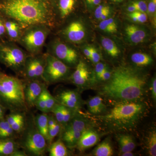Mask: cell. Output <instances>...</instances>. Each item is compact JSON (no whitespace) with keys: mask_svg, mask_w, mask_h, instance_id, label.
I'll return each instance as SVG.
<instances>
[{"mask_svg":"<svg viewBox=\"0 0 156 156\" xmlns=\"http://www.w3.org/2000/svg\"><path fill=\"white\" fill-rule=\"evenodd\" d=\"M45 86L38 80H31L24 87V97L27 105L35 106L36 101L41 94Z\"/></svg>","mask_w":156,"mask_h":156,"instance_id":"obj_12","label":"cell"},{"mask_svg":"<svg viewBox=\"0 0 156 156\" xmlns=\"http://www.w3.org/2000/svg\"><path fill=\"white\" fill-rule=\"evenodd\" d=\"M127 10H128V12H130V13H133V12L138 11L136 7L132 4H131V5L128 6Z\"/></svg>","mask_w":156,"mask_h":156,"instance_id":"obj_52","label":"cell"},{"mask_svg":"<svg viewBox=\"0 0 156 156\" xmlns=\"http://www.w3.org/2000/svg\"><path fill=\"white\" fill-rule=\"evenodd\" d=\"M35 106L41 112L44 113H47V107L42 92L36 101Z\"/></svg>","mask_w":156,"mask_h":156,"instance_id":"obj_37","label":"cell"},{"mask_svg":"<svg viewBox=\"0 0 156 156\" xmlns=\"http://www.w3.org/2000/svg\"><path fill=\"white\" fill-rule=\"evenodd\" d=\"M150 89L151 92L152 98L154 102L155 103L156 100V79L154 77L152 80L151 83V84Z\"/></svg>","mask_w":156,"mask_h":156,"instance_id":"obj_46","label":"cell"},{"mask_svg":"<svg viewBox=\"0 0 156 156\" xmlns=\"http://www.w3.org/2000/svg\"><path fill=\"white\" fill-rule=\"evenodd\" d=\"M89 121L82 115L76 112L73 116L64 127V131L83 132L89 128Z\"/></svg>","mask_w":156,"mask_h":156,"instance_id":"obj_16","label":"cell"},{"mask_svg":"<svg viewBox=\"0 0 156 156\" xmlns=\"http://www.w3.org/2000/svg\"><path fill=\"white\" fill-rule=\"evenodd\" d=\"M51 112H53L54 114L56 121L61 126H63V118L62 105L58 103H56Z\"/></svg>","mask_w":156,"mask_h":156,"instance_id":"obj_33","label":"cell"},{"mask_svg":"<svg viewBox=\"0 0 156 156\" xmlns=\"http://www.w3.org/2000/svg\"><path fill=\"white\" fill-rule=\"evenodd\" d=\"M91 54L90 59L94 63H97L100 61V55L95 48L91 47Z\"/></svg>","mask_w":156,"mask_h":156,"instance_id":"obj_42","label":"cell"},{"mask_svg":"<svg viewBox=\"0 0 156 156\" xmlns=\"http://www.w3.org/2000/svg\"><path fill=\"white\" fill-rule=\"evenodd\" d=\"M26 149L36 156L44 154L47 147L46 139L37 130H31L27 135L24 142Z\"/></svg>","mask_w":156,"mask_h":156,"instance_id":"obj_8","label":"cell"},{"mask_svg":"<svg viewBox=\"0 0 156 156\" xmlns=\"http://www.w3.org/2000/svg\"><path fill=\"white\" fill-rule=\"evenodd\" d=\"M49 33L47 26H33L29 27L25 32L21 39V42L30 53H38L44 44Z\"/></svg>","mask_w":156,"mask_h":156,"instance_id":"obj_5","label":"cell"},{"mask_svg":"<svg viewBox=\"0 0 156 156\" xmlns=\"http://www.w3.org/2000/svg\"><path fill=\"white\" fill-rule=\"evenodd\" d=\"M101 44L105 50L112 57H116L119 55V49L111 39L103 37L101 38Z\"/></svg>","mask_w":156,"mask_h":156,"instance_id":"obj_24","label":"cell"},{"mask_svg":"<svg viewBox=\"0 0 156 156\" xmlns=\"http://www.w3.org/2000/svg\"><path fill=\"white\" fill-rule=\"evenodd\" d=\"M55 98L58 103L75 112L78 111L83 103L80 95L76 90H63L58 93Z\"/></svg>","mask_w":156,"mask_h":156,"instance_id":"obj_10","label":"cell"},{"mask_svg":"<svg viewBox=\"0 0 156 156\" xmlns=\"http://www.w3.org/2000/svg\"><path fill=\"white\" fill-rule=\"evenodd\" d=\"M99 27L101 30L110 34L115 33L118 29L115 21L112 18H107L101 20L99 23Z\"/></svg>","mask_w":156,"mask_h":156,"instance_id":"obj_29","label":"cell"},{"mask_svg":"<svg viewBox=\"0 0 156 156\" xmlns=\"http://www.w3.org/2000/svg\"><path fill=\"white\" fill-rule=\"evenodd\" d=\"M83 53L87 58L90 59L91 54V47H87V48H84Z\"/></svg>","mask_w":156,"mask_h":156,"instance_id":"obj_50","label":"cell"},{"mask_svg":"<svg viewBox=\"0 0 156 156\" xmlns=\"http://www.w3.org/2000/svg\"><path fill=\"white\" fill-rule=\"evenodd\" d=\"M87 4L90 5H98L101 3V0H86Z\"/></svg>","mask_w":156,"mask_h":156,"instance_id":"obj_48","label":"cell"},{"mask_svg":"<svg viewBox=\"0 0 156 156\" xmlns=\"http://www.w3.org/2000/svg\"><path fill=\"white\" fill-rule=\"evenodd\" d=\"M117 140L121 153L133 151L136 147V144L133 137L129 134H119L117 136Z\"/></svg>","mask_w":156,"mask_h":156,"instance_id":"obj_19","label":"cell"},{"mask_svg":"<svg viewBox=\"0 0 156 156\" xmlns=\"http://www.w3.org/2000/svg\"><path fill=\"white\" fill-rule=\"evenodd\" d=\"M0 12L23 28L49 26L53 21L52 0H3Z\"/></svg>","mask_w":156,"mask_h":156,"instance_id":"obj_2","label":"cell"},{"mask_svg":"<svg viewBox=\"0 0 156 156\" xmlns=\"http://www.w3.org/2000/svg\"><path fill=\"white\" fill-rule=\"evenodd\" d=\"M156 0H150L147 6V12L151 14H156Z\"/></svg>","mask_w":156,"mask_h":156,"instance_id":"obj_45","label":"cell"},{"mask_svg":"<svg viewBox=\"0 0 156 156\" xmlns=\"http://www.w3.org/2000/svg\"><path fill=\"white\" fill-rule=\"evenodd\" d=\"M4 108L0 105V120H2L3 119L4 114Z\"/></svg>","mask_w":156,"mask_h":156,"instance_id":"obj_55","label":"cell"},{"mask_svg":"<svg viewBox=\"0 0 156 156\" xmlns=\"http://www.w3.org/2000/svg\"><path fill=\"white\" fill-rule=\"evenodd\" d=\"M42 93L47 107V113L49 112L52 111L55 105L58 102H57L55 98L53 97L51 95L46 88H44Z\"/></svg>","mask_w":156,"mask_h":156,"instance_id":"obj_31","label":"cell"},{"mask_svg":"<svg viewBox=\"0 0 156 156\" xmlns=\"http://www.w3.org/2000/svg\"><path fill=\"white\" fill-rule=\"evenodd\" d=\"M100 140V135L93 128H87L82 132L76 147L80 151L83 152L97 144Z\"/></svg>","mask_w":156,"mask_h":156,"instance_id":"obj_13","label":"cell"},{"mask_svg":"<svg viewBox=\"0 0 156 156\" xmlns=\"http://www.w3.org/2000/svg\"><path fill=\"white\" fill-rule=\"evenodd\" d=\"M87 106L89 112L95 115H101L106 110V105L99 96L91 98L87 101Z\"/></svg>","mask_w":156,"mask_h":156,"instance_id":"obj_18","label":"cell"},{"mask_svg":"<svg viewBox=\"0 0 156 156\" xmlns=\"http://www.w3.org/2000/svg\"><path fill=\"white\" fill-rule=\"evenodd\" d=\"M148 153L151 156L156 155V133L155 130L152 131L149 136L147 143Z\"/></svg>","mask_w":156,"mask_h":156,"instance_id":"obj_32","label":"cell"},{"mask_svg":"<svg viewBox=\"0 0 156 156\" xmlns=\"http://www.w3.org/2000/svg\"><path fill=\"white\" fill-rule=\"evenodd\" d=\"M57 121L53 116L50 115L48 116V128H53L56 125Z\"/></svg>","mask_w":156,"mask_h":156,"instance_id":"obj_47","label":"cell"},{"mask_svg":"<svg viewBox=\"0 0 156 156\" xmlns=\"http://www.w3.org/2000/svg\"><path fill=\"white\" fill-rule=\"evenodd\" d=\"M125 31L128 40L134 44L142 43L146 37L145 31L139 27L133 24L127 26Z\"/></svg>","mask_w":156,"mask_h":156,"instance_id":"obj_17","label":"cell"},{"mask_svg":"<svg viewBox=\"0 0 156 156\" xmlns=\"http://www.w3.org/2000/svg\"><path fill=\"white\" fill-rule=\"evenodd\" d=\"M62 114H63V126H65L71 119L76 112L69 108L62 105Z\"/></svg>","mask_w":156,"mask_h":156,"instance_id":"obj_35","label":"cell"},{"mask_svg":"<svg viewBox=\"0 0 156 156\" xmlns=\"http://www.w3.org/2000/svg\"><path fill=\"white\" fill-rule=\"evenodd\" d=\"M95 156H111L113 155V150L109 140H105L94 149L92 152Z\"/></svg>","mask_w":156,"mask_h":156,"instance_id":"obj_22","label":"cell"},{"mask_svg":"<svg viewBox=\"0 0 156 156\" xmlns=\"http://www.w3.org/2000/svg\"><path fill=\"white\" fill-rule=\"evenodd\" d=\"M23 118L22 115L19 113L11 114L7 117V122H9L10 126H12L14 123L17 122L18 120Z\"/></svg>","mask_w":156,"mask_h":156,"instance_id":"obj_39","label":"cell"},{"mask_svg":"<svg viewBox=\"0 0 156 156\" xmlns=\"http://www.w3.org/2000/svg\"><path fill=\"white\" fill-rule=\"evenodd\" d=\"M60 124L57 122L53 128L48 129V141L50 142L58 135L60 131Z\"/></svg>","mask_w":156,"mask_h":156,"instance_id":"obj_36","label":"cell"},{"mask_svg":"<svg viewBox=\"0 0 156 156\" xmlns=\"http://www.w3.org/2000/svg\"><path fill=\"white\" fill-rule=\"evenodd\" d=\"M112 72L107 67L105 70L99 76L98 80L101 81H108L111 77Z\"/></svg>","mask_w":156,"mask_h":156,"instance_id":"obj_44","label":"cell"},{"mask_svg":"<svg viewBox=\"0 0 156 156\" xmlns=\"http://www.w3.org/2000/svg\"><path fill=\"white\" fill-rule=\"evenodd\" d=\"M23 126H24V118H23L15 122L12 126H11V127L14 131L19 132L22 130Z\"/></svg>","mask_w":156,"mask_h":156,"instance_id":"obj_41","label":"cell"},{"mask_svg":"<svg viewBox=\"0 0 156 156\" xmlns=\"http://www.w3.org/2000/svg\"><path fill=\"white\" fill-rule=\"evenodd\" d=\"M0 59L8 67L17 70L24 66L27 57L20 48L15 45H7L0 48Z\"/></svg>","mask_w":156,"mask_h":156,"instance_id":"obj_7","label":"cell"},{"mask_svg":"<svg viewBox=\"0 0 156 156\" xmlns=\"http://www.w3.org/2000/svg\"><path fill=\"white\" fill-rule=\"evenodd\" d=\"M50 156H66L68 155L67 147L63 141L58 140L53 143L49 149Z\"/></svg>","mask_w":156,"mask_h":156,"instance_id":"obj_26","label":"cell"},{"mask_svg":"<svg viewBox=\"0 0 156 156\" xmlns=\"http://www.w3.org/2000/svg\"><path fill=\"white\" fill-rule=\"evenodd\" d=\"M106 68V65L102 62H99L96 63L95 67V72L97 79Z\"/></svg>","mask_w":156,"mask_h":156,"instance_id":"obj_43","label":"cell"},{"mask_svg":"<svg viewBox=\"0 0 156 156\" xmlns=\"http://www.w3.org/2000/svg\"><path fill=\"white\" fill-rule=\"evenodd\" d=\"M48 116L45 113L39 114L36 119L37 130L48 140Z\"/></svg>","mask_w":156,"mask_h":156,"instance_id":"obj_23","label":"cell"},{"mask_svg":"<svg viewBox=\"0 0 156 156\" xmlns=\"http://www.w3.org/2000/svg\"><path fill=\"white\" fill-rule=\"evenodd\" d=\"M82 132L71 131H64L62 136V140L66 147L70 149L76 147Z\"/></svg>","mask_w":156,"mask_h":156,"instance_id":"obj_20","label":"cell"},{"mask_svg":"<svg viewBox=\"0 0 156 156\" xmlns=\"http://www.w3.org/2000/svg\"><path fill=\"white\" fill-rule=\"evenodd\" d=\"M5 27L9 36L11 38L17 39L20 36V26L15 21H8L5 23Z\"/></svg>","mask_w":156,"mask_h":156,"instance_id":"obj_28","label":"cell"},{"mask_svg":"<svg viewBox=\"0 0 156 156\" xmlns=\"http://www.w3.org/2000/svg\"><path fill=\"white\" fill-rule=\"evenodd\" d=\"M121 156H133L134 155V154L132 151L125 152L121 153Z\"/></svg>","mask_w":156,"mask_h":156,"instance_id":"obj_54","label":"cell"},{"mask_svg":"<svg viewBox=\"0 0 156 156\" xmlns=\"http://www.w3.org/2000/svg\"><path fill=\"white\" fill-rule=\"evenodd\" d=\"M46 59L39 57L27 59L24 66L25 75L30 80L42 78L44 70Z\"/></svg>","mask_w":156,"mask_h":156,"instance_id":"obj_11","label":"cell"},{"mask_svg":"<svg viewBox=\"0 0 156 156\" xmlns=\"http://www.w3.org/2000/svg\"><path fill=\"white\" fill-rule=\"evenodd\" d=\"M54 56L65 64H76L78 62V54L74 49L63 43L55 42L52 46Z\"/></svg>","mask_w":156,"mask_h":156,"instance_id":"obj_9","label":"cell"},{"mask_svg":"<svg viewBox=\"0 0 156 156\" xmlns=\"http://www.w3.org/2000/svg\"><path fill=\"white\" fill-rule=\"evenodd\" d=\"M111 10L110 8L109 9H108L107 11H105L104 13H103L102 15L101 16L99 20H104L108 18L109 15L110 14Z\"/></svg>","mask_w":156,"mask_h":156,"instance_id":"obj_49","label":"cell"},{"mask_svg":"<svg viewBox=\"0 0 156 156\" xmlns=\"http://www.w3.org/2000/svg\"><path fill=\"white\" fill-rule=\"evenodd\" d=\"M132 4L136 7L138 11L145 13L147 12V5L145 1H135V2H133Z\"/></svg>","mask_w":156,"mask_h":156,"instance_id":"obj_38","label":"cell"},{"mask_svg":"<svg viewBox=\"0 0 156 156\" xmlns=\"http://www.w3.org/2000/svg\"><path fill=\"white\" fill-rule=\"evenodd\" d=\"M26 154L24 152L22 151H16L13 153L11 156H26Z\"/></svg>","mask_w":156,"mask_h":156,"instance_id":"obj_53","label":"cell"},{"mask_svg":"<svg viewBox=\"0 0 156 156\" xmlns=\"http://www.w3.org/2000/svg\"><path fill=\"white\" fill-rule=\"evenodd\" d=\"M110 7L108 6L104 5H98L97 8L95 9V17L96 19L99 20L101 15L107 11L108 9H109Z\"/></svg>","mask_w":156,"mask_h":156,"instance_id":"obj_40","label":"cell"},{"mask_svg":"<svg viewBox=\"0 0 156 156\" xmlns=\"http://www.w3.org/2000/svg\"><path fill=\"white\" fill-rule=\"evenodd\" d=\"M129 16L134 22L144 23L147 20L146 14L140 11H137L130 13L129 14Z\"/></svg>","mask_w":156,"mask_h":156,"instance_id":"obj_34","label":"cell"},{"mask_svg":"<svg viewBox=\"0 0 156 156\" xmlns=\"http://www.w3.org/2000/svg\"><path fill=\"white\" fill-rule=\"evenodd\" d=\"M24 87L18 78L0 71V105L12 111L25 110Z\"/></svg>","mask_w":156,"mask_h":156,"instance_id":"obj_4","label":"cell"},{"mask_svg":"<svg viewBox=\"0 0 156 156\" xmlns=\"http://www.w3.org/2000/svg\"><path fill=\"white\" fill-rule=\"evenodd\" d=\"M100 89V93L117 101L142 100L146 94L147 76L139 70L120 66L112 72L110 79Z\"/></svg>","mask_w":156,"mask_h":156,"instance_id":"obj_1","label":"cell"},{"mask_svg":"<svg viewBox=\"0 0 156 156\" xmlns=\"http://www.w3.org/2000/svg\"><path fill=\"white\" fill-rule=\"evenodd\" d=\"M131 61L138 66H145L150 65L153 61L152 58L146 53H136L131 56Z\"/></svg>","mask_w":156,"mask_h":156,"instance_id":"obj_25","label":"cell"},{"mask_svg":"<svg viewBox=\"0 0 156 156\" xmlns=\"http://www.w3.org/2000/svg\"><path fill=\"white\" fill-rule=\"evenodd\" d=\"M76 0H57L60 16L62 19L68 17L75 9Z\"/></svg>","mask_w":156,"mask_h":156,"instance_id":"obj_21","label":"cell"},{"mask_svg":"<svg viewBox=\"0 0 156 156\" xmlns=\"http://www.w3.org/2000/svg\"><path fill=\"white\" fill-rule=\"evenodd\" d=\"M147 112V105L141 101H121L97 119L111 131L124 132L134 129Z\"/></svg>","mask_w":156,"mask_h":156,"instance_id":"obj_3","label":"cell"},{"mask_svg":"<svg viewBox=\"0 0 156 156\" xmlns=\"http://www.w3.org/2000/svg\"><path fill=\"white\" fill-rule=\"evenodd\" d=\"M14 131L7 120H0V139H5L11 136Z\"/></svg>","mask_w":156,"mask_h":156,"instance_id":"obj_30","label":"cell"},{"mask_svg":"<svg viewBox=\"0 0 156 156\" xmlns=\"http://www.w3.org/2000/svg\"><path fill=\"white\" fill-rule=\"evenodd\" d=\"M86 34L83 24L79 21L71 23L64 31L66 38L74 43H78L83 41L86 36Z\"/></svg>","mask_w":156,"mask_h":156,"instance_id":"obj_14","label":"cell"},{"mask_svg":"<svg viewBox=\"0 0 156 156\" xmlns=\"http://www.w3.org/2000/svg\"><path fill=\"white\" fill-rule=\"evenodd\" d=\"M5 31V24H4V23L0 20V36L3 35Z\"/></svg>","mask_w":156,"mask_h":156,"instance_id":"obj_51","label":"cell"},{"mask_svg":"<svg viewBox=\"0 0 156 156\" xmlns=\"http://www.w3.org/2000/svg\"><path fill=\"white\" fill-rule=\"evenodd\" d=\"M16 151L14 141L10 140L0 139V155L11 156Z\"/></svg>","mask_w":156,"mask_h":156,"instance_id":"obj_27","label":"cell"},{"mask_svg":"<svg viewBox=\"0 0 156 156\" xmlns=\"http://www.w3.org/2000/svg\"><path fill=\"white\" fill-rule=\"evenodd\" d=\"M46 63L42 79L49 84L57 83L68 75L69 68L61 60L53 55L46 56Z\"/></svg>","mask_w":156,"mask_h":156,"instance_id":"obj_6","label":"cell"},{"mask_svg":"<svg viewBox=\"0 0 156 156\" xmlns=\"http://www.w3.org/2000/svg\"><path fill=\"white\" fill-rule=\"evenodd\" d=\"M109 1H112V2H114L120 3L122 2L124 0H109Z\"/></svg>","mask_w":156,"mask_h":156,"instance_id":"obj_56","label":"cell"},{"mask_svg":"<svg viewBox=\"0 0 156 156\" xmlns=\"http://www.w3.org/2000/svg\"><path fill=\"white\" fill-rule=\"evenodd\" d=\"M90 73L87 65L82 61H79L74 72L71 76L74 84L80 89H84L89 82Z\"/></svg>","mask_w":156,"mask_h":156,"instance_id":"obj_15","label":"cell"}]
</instances>
